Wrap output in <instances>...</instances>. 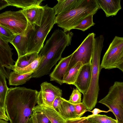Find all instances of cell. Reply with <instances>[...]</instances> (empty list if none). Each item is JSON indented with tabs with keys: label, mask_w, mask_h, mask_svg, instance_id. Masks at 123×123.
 <instances>
[{
	"label": "cell",
	"mask_w": 123,
	"mask_h": 123,
	"mask_svg": "<svg viewBox=\"0 0 123 123\" xmlns=\"http://www.w3.org/2000/svg\"><path fill=\"white\" fill-rule=\"evenodd\" d=\"M40 87L37 96V105L53 108V102L57 97H62V90L46 81L42 83Z\"/></svg>",
	"instance_id": "cell-10"
},
{
	"label": "cell",
	"mask_w": 123,
	"mask_h": 123,
	"mask_svg": "<svg viewBox=\"0 0 123 123\" xmlns=\"http://www.w3.org/2000/svg\"><path fill=\"white\" fill-rule=\"evenodd\" d=\"M95 35L93 33L89 34L72 53L66 73L79 62H81L83 65L92 63Z\"/></svg>",
	"instance_id": "cell-9"
},
{
	"label": "cell",
	"mask_w": 123,
	"mask_h": 123,
	"mask_svg": "<svg viewBox=\"0 0 123 123\" xmlns=\"http://www.w3.org/2000/svg\"><path fill=\"white\" fill-rule=\"evenodd\" d=\"M93 14L90 15L84 18L80 23L74 28L85 31L94 25L95 24L93 21Z\"/></svg>",
	"instance_id": "cell-27"
},
{
	"label": "cell",
	"mask_w": 123,
	"mask_h": 123,
	"mask_svg": "<svg viewBox=\"0 0 123 123\" xmlns=\"http://www.w3.org/2000/svg\"><path fill=\"white\" fill-rule=\"evenodd\" d=\"M59 113L66 120L80 117L76 113L74 104L65 99L61 106Z\"/></svg>",
	"instance_id": "cell-19"
},
{
	"label": "cell",
	"mask_w": 123,
	"mask_h": 123,
	"mask_svg": "<svg viewBox=\"0 0 123 123\" xmlns=\"http://www.w3.org/2000/svg\"><path fill=\"white\" fill-rule=\"evenodd\" d=\"M21 10L31 24L40 26L44 10L43 6L36 5Z\"/></svg>",
	"instance_id": "cell-15"
},
{
	"label": "cell",
	"mask_w": 123,
	"mask_h": 123,
	"mask_svg": "<svg viewBox=\"0 0 123 123\" xmlns=\"http://www.w3.org/2000/svg\"><path fill=\"white\" fill-rule=\"evenodd\" d=\"M65 99L59 97L56 98L54 101L53 104V108L58 113L60 111L61 106L64 101Z\"/></svg>",
	"instance_id": "cell-33"
},
{
	"label": "cell",
	"mask_w": 123,
	"mask_h": 123,
	"mask_svg": "<svg viewBox=\"0 0 123 123\" xmlns=\"http://www.w3.org/2000/svg\"><path fill=\"white\" fill-rule=\"evenodd\" d=\"M117 68H118L123 72V61L118 67Z\"/></svg>",
	"instance_id": "cell-36"
},
{
	"label": "cell",
	"mask_w": 123,
	"mask_h": 123,
	"mask_svg": "<svg viewBox=\"0 0 123 123\" xmlns=\"http://www.w3.org/2000/svg\"><path fill=\"white\" fill-rule=\"evenodd\" d=\"M6 77L0 71V111L6 112L5 105L6 96L8 88L6 80Z\"/></svg>",
	"instance_id": "cell-23"
},
{
	"label": "cell",
	"mask_w": 123,
	"mask_h": 123,
	"mask_svg": "<svg viewBox=\"0 0 123 123\" xmlns=\"http://www.w3.org/2000/svg\"><path fill=\"white\" fill-rule=\"evenodd\" d=\"M35 24H31L28 22L26 29L21 33L17 35L11 43L16 49L18 57L26 54L28 38L29 33Z\"/></svg>",
	"instance_id": "cell-13"
},
{
	"label": "cell",
	"mask_w": 123,
	"mask_h": 123,
	"mask_svg": "<svg viewBox=\"0 0 123 123\" xmlns=\"http://www.w3.org/2000/svg\"><path fill=\"white\" fill-rule=\"evenodd\" d=\"M123 61V37L116 36L104 55L100 64L101 68H117Z\"/></svg>",
	"instance_id": "cell-7"
},
{
	"label": "cell",
	"mask_w": 123,
	"mask_h": 123,
	"mask_svg": "<svg viewBox=\"0 0 123 123\" xmlns=\"http://www.w3.org/2000/svg\"><path fill=\"white\" fill-rule=\"evenodd\" d=\"M72 55L73 53L67 57L61 58L49 75L50 81H55L60 85L63 84V78Z\"/></svg>",
	"instance_id": "cell-14"
},
{
	"label": "cell",
	"mask_w": 123,
	"mask_h": 123,
	"mask_svg": "<svg viewBox=\"0 0 123 123\" xmlns=\"http://www.w3.org/2000/svg\"><path fill=\"white\" fill-rule=\"evenodd\" d=\"M44 10L40 26L35 25L28 38L26 54L36 52L39 53L49 33L55 24L56 15L52 8L47 5Z\"/></svg>",
	"instance_id": "cell-4"
},
{
	"label": "cell",
	"mask_w": 123,
	"mask_h": 123,
	"mask_svg": "<svg viewBox=\"0 0 123 123\" xmlns=\"http://www.w3.org/2000/svg\"><path fill=\"white\" fill-rule=\"evenodd\" d=\"M93 116L92 114L87 117H80L67 120L65 123H90L88 118Z\"/></svg>",
	"instance_id": "cell-32"
},
{
	"label": "cell",
	"mask_w": 123,
	"mask_h": 123,
	"mask_svg": "<svg viewBox=\"0 0 123 123\" xmlns=\"http://www.w3.org/2000/svg\"><path fill=\"white\" fill-rule=\"evenodd\" d=\"M83 0H57V4L53 8L55 15L67 12L78 7Z\"/></svg>",
	"instance_id": "cell-18"
},
{
	"label": "cell",
	"mask_w": 123,
	"mask_h": 123,
	"mask_svg": "<svg viewBox=\"0 0 123 123\" xmlns=\"http://www.w3.org/2000/svg\"><path fill=\"white\" fill-rule=\"evenodd\" d=\"M107 17L116 16L122 8L121 0H96Z\"/></svg>",
	"instance_id": "cell-16"
},
{
	"label": "cell",
	"mask_w": 123,
	"mask_h": 123,
	"mask_svg": "<svg viewBox=\"0 0 123 123\" xmlns=\"http://www.w3.org/2000/svg\"><path fill=\"white\" fill-rule=\"evenodd\" d=\"M33 72L20 74L13 71L11 72L8 79L9 85L18 86L25 83L31 78Z\"/></svg>",
	"instance_id": "cell-20"
},
{
	"label": "cell",
	"mask_w": 123,
	"mask_h": 123,
	"mask_svg": "<svg viewBox=\"0 0 123 123\" xmlns=\"http://www.w3.org/2000/svg\"><path fill=\"white\" fill-rule=\"evenodd\" d=\"M38 93L24 87L8 88L5 108L10 123H28L37 104Z\"/></svg>",
	"instance_id": "cell-1"
},
{
	"label": "cell",
	"mask_w": 123,
	"mask_h": 123,
	"mask_svg": "<svg viewBox=\"0 0 123 123\" xmlns=\"http://www.w3.org/2000/svg\"><path fill=\"white\" fill-rule=\"evenodd\" d=\"M92 63L83 65L74 84L83 95L88 90L91 77Z\"/></svg>",
	"instance_id": "cell-12"
},
{
	"label": "cell",
	"mask_w": 123,
	"mask_h": 123,
	"mask_svg": "<svg viewBox=\"0 0 123 123\" xmlns=\"http://www.w3.org/2000/svg\"><path fill=\"white\" fill-rule=\"evenodd\" d=\"M81 94L80 92L77 88H74L68 101L70 103L74 104L80 103L81 102Z\"/></svg>",
	"instance_id": "cell-29"
},
{
	"label": "cell",
	"mask_w": 123,
	"mask_h": 123,
	"mask_svg": "<svg viewBox=\"0 0 123 123\" xmlns=\"http://www.w3.org/2000/svg\"><path fill=\"white\" fill-rule=\"evenodd\" d=\"M28 123H31L30 122V121H29H29L28 122Z\"/></svg>",
	"instance_id": "cell-38"
},
{
	"label": "cell",
	"mask_w": 123,
	"mask_h": 123,
	"mask_svg": "<svg viewBox=\"0 0 123 123\" xmlns=\"http://www.w3.org/2000/svg\"><path fill=\"white\" fill-rule=\"evenodd\" d=\"M43 58V56L39 54L37 58L28 66L23 68L16 67L14 65L11 67V69L20 74H23L31 72L34 73L37 69Z\"/></svg>",
	"instance_id": "cell-22"
},
{
	"label": "cell",
	"mask_w": 123,
	"mask_h": 123,
	"mask_svg": "<svg viewBox=\"0 0 123 123\" xmlns=\"http://www.w3.org/2000/svg\"><path fill=\"white\" fill-rule=\"evenodd\" d=\"M8 43L0 38V71L7 79H9L11 73V67L15 62L12 58L13 49Z\"/></svg>",
	"instance_id": "cell-11"
},
{
	"label": "cell",
	"mask_w": 123,
	"mask_h": 123,
	"mask_svg": "<svg viewBox=\"0 0 123 123\" xmlns=\"http://www.w3.org/2000/svg\"><path fill=\"white\" fill-rule=\"evenodd\" d=\"M39 54L38 53L34 52L26 54L18 57L14 65L16 67L20 68L26 67L38 58Z\"/></svg>",
	"instance_id": "cell-25"
},
{
	"label": "cell",
	"mask_w": 123,
	"mask_h": 123,
	"mask_svg": "<svg viewBox=\"0 0 123 123\" xmlns=\"http://www.w3.org/2000/svg\"><path fill=\"white\" fill-rule=\"evenodd\" d=\"M28 22L21 10L7 11L0 14V25L7 28L14 34H19L26 29Z\"/></svg>",
	"instance_id": "cell-8"
},
{
	"label": "cell",
	"mask_w": 123,
	"mask_h": 123,
	"mask_svg": "<svg viewBox=\"0 0 123 123\" xmlns=\"http://www.w3.org/2000/svg\"><path fill=\"white\" fill-rule=\"evenodd\" d=\"M89 111L91 112L92 113V115L93 116L95 115L98 114V113L100 112L107 113L110 112V111L109 110L107 111H104L100 110V109L97 108H95L92 111L87 110L86 111Z\"/></svg>",
	"instance_id": "cell-34"
},
{
	"label": "cell",
	"mask_w": 123,
	"mask_h": 123,
	"mask_svg": "<svg viewBox=\"0 0 123 123\" xmlns=\"http://www.w3.org/2000/svg\"><path fill=\"white\" fill-rule=\"evenodd\" d=\"M33 111L42 112L51 123H65L67 120L53 108L37 105L34 108Z\"/></svg>",
	"instance_id": "cell-17"
},
{
	"label": "cell",
	"mask_w": 123,
	"mask_h": 123,
	"mask_svg": "<svg viewBox=\"0 0 123 123\" xmlns=\"http://www.w3.org/2000/svg\"><path fill=\"white\" fill-rule=\"evenodd\" d=\"M9 6L24 9L36 5H40L43 0H6Z\"/></svg>",
	"instance_id": "cell-24"
},
{
	"label": "cell",
	"mask_w": 123,
	"mask_h": 123,
	"mask_svg": "<svg viewBox=\"0 0 123 123\" xmlns=\"http://www.w3.org/2000/svg\"><path fill=\"white\" fill-rule=\"evenodd\" d=\"M98 102L108 108L118 123H123V82H115L107 94Z\"/></svg>",
	"instance_id": "cell-6"
},
{
	"label": "cell",
	"mask_w": 123,
	"mask_h": 123,
	"mask_svg": "<svg viewBox=\"0 0 123 123\" xmlns=\"http://www.w3.org/2000/svg\"><path fill=\"white\" fill-rule=\"evenodd\" d=\"M100 9L96 0H83L75 8L56 16L55 24L65 32L78 25L87 16L94 14Z\"/></svg>",
	"instance_id": "cell-5"
},
{
	"label": "cell",
	"mask_w": 123,
	"mask_h": 123,
	"mask_svg": "<svg viewBox=\"0 0 123 123\" xmlns=\"http://www.w3.org/2000/svg\"><path fill=\"white\" fill-rule=\"evenodd\" d=\"M88 119L90 123H118L116 120L105 115L98 114Z\"/></svg>",
	"instance_id": "cell-26"
},
{
	"label": "cell",
	"mask_w": 123,
	"mask_h": 123,
	"mask_svg": "<svg viewBox=\"0 0 123 123\" xmlns=\"http://www.w3.org/2000/svg\"><path fill=\"white\" fill-rule=\"evenodd\" d=\"M104 40V37L102 35H100L94 39L91 80L88 90L83 95L82 102L89 111L92 110L97 102L99 90V76L101 69L100 59Z\"/></svg>",
	"instance_id": "cell-3"
},
{
	"label": "cell",
	"mask_w": 123,
	"mask_h": 123,
	"mask_svg": "<svg viewBox=\"0 0 123 123\" xmlns=\"http://www.w3.org/2000/svg\"><path fill=\"white\" fill-rule=\"evenodd\" d=\"M35 115L38 123H51L50 120L43 113L33 111Z\"/></svg>",
	"instance_id": "cell-30"
},
{
	"label": "cell",
	"mask_w": 123,
	"mask_h": 123,
	"mask_svg": "<svg viewBox=\"0 0 123 123\" xmlns=\"http://www.w3.org/2000/svg\"><path fill=\"white\" fill-rule=\"evenodd\" d=\"M16 35L9 29L0 25V38L3 40L11 43Z\"/></svg>",
	"instance_id": "cell-28"
},
{
	"label": "cell",
	"mask_w": 123,
	"mask_h": 123,
	"mask_svg": "<svg viewBox=\"0 0 123 123\" xmlns=\"http://www.w3.org/2000/svg\"><path fill=\"white\" fill-rule=\"evenodd\" d=\"M73 33L55 30L46 41L39 54L43 58L37 70L31 78H38L49 74L52 68L61 58L66 48L70 45Z\"/></svg>",
	"instance_id": "cell-2"
},
{
	"label": "cell",
	"mask_w": 123,
	"mask_h": 123,
	"mask_svg": "<svg viewBox=\"0 0 123 123\" xmlns=\"http://www.w3.org/2000/svg\"><path fill=\"white\" fill-rule=\"evenodd\" d=\"M83 65L81 62H79L66 73L63 78V83L74 85Z\"/></svg>",
	"instance_id": "cell-21"
},
{
	"label": "cell",
	"mask_w": 123,
	"mask_h": 123,
	"mask_svg": "<svg viewBox=\"0 0 123 123\" xmlns=\"http://www.w3.org/2000/svg\"><path fill=\"white\" fill-rule=\"evenodd\" d=\"M0 123H10L8 122V121L0 119Z\"/></svg>",
	"instance_id": "cell-37"
},
{
	"label": "cell",
	"mask_w": 123,
	"mask_h": 123,
	"mask_svg": "<svg viewBox=\"0 0 123 123\" xmlns=\"http://www.w3.org/2000/svg\"><path fill=\"white\" fill-rule=\"evenodd\" d=\"M74 105L76 113L80 117L82 116L87 110L86 107L82 102Z\"/></svg>",
	"instance_id": "cell-31"
},
{
	"label": "cell",
	"mask_w": 123,
	"mask_h": 123,
	"mask_svg": "<svg viewBox=\"0 0 123 123\" xmlns=\"http://www.w3.org/2000/svg\"><path fill=\"white\" fill-rule=\"evenodd\" d=\"M8 6L9 4L6 0H0V10Z\"/></svg>",
	"instance_id": "cell-35"
}]
</instances>
